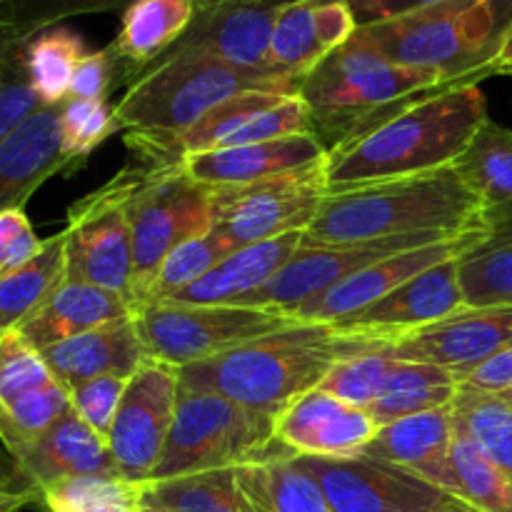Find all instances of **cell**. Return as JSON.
I'll return each mask as SVG.
<instances>
[{
  "mask_svg": "<svg viewBox=\"0 0 512 512\" xmlns=\"http://www.w3.org/2000/svg\"><path fill=\"white\" fill-rule=\"evenodd\" d=\"M303 80L250 70L208 55H163L133 80L115 105L130 160L145 168L180 165L175 140L225 100L243 93H300Z\"/></svg>",
  "mask_w": 512,
  "mask_h": 512,
  "instance_id": "cell-1",
  "label": "cell"
},
{
  "mask_svg": "<svg viewBox=\"0 0 512 512\" xmlns=\"http://www.w3.org/2000/svg\"><path fill=\"white\" fill-rule=\"evenodd\" d=\"M485 120L488 105L478 85L433 90L360 138L333 145L323 165L325 188L343 190L448 168Z\"/></svg>",
  "mask_w": 512,
  "mask_h": 512,
  "instance_id": "cell-2",
  "label": "cell"
},
{
  "mask_svg": "<svg viewBox=\"0 0 512 512\" xmlns=\"http://www.w3.org/2000/svg\"><path fill=\"white\" fill-rule=\"evenodd\" d=\"M488 230L483 203L453 165L430 173L328 190L303 245Z\"/></svg>",
  "mask_w": 512,
  "mask_h": 512,
  "instance_id": "cell-3",
  "label": "cell"
},
{
  "mask_svg": "<svg viewBox=\"0 0 512 512\" xmlns=\"http://www.w3.org/2000/svg\"><path fill=\"white\" fill-rule=\"evenodd\" d=\"M378 348L328 323H293L223 355L178 370L180 390L213 393L278 418L295 398L320 388L338 360Z\"/></svg>",
  "mask_w": 512,
  "mask_h": 512,
  "instance_id": "cell-4",
  "label": "cell"
},
{
  "mask_svg": "<svg viewBox=\"0 0 512 512\" xmlns=\"http://www.w3.org/2000/svg\"><path fill=\"white\" fill-rule=\"evenodd\" d=\"M512 33V0H445L420 13L358 28L355 38L410 68L450 83L480 85L495 75Z\"/></svg>",
  "mask_w": 512,
  "mask_h": 512,
  "instance_id": "cell-5",
  "label": "cell"
},
{
  "mask_svg": "<svg viewBox=\"0 0 512 512\" xmlns=\"http://www.w3.org/2000/svg\"><path fill=\"white\" fill-rule=\"evenodd\" d=\"M445 75L395 63L353 35L300 83V98L315 120V135L328 145L360 138L405 105L433 90L450 88Z\"/></svg>",
  "mask_w": 512,
  "mask_h": 512,
  "instance_id": "cell-6",
  "label": "cell"
},
{
  "mask_svg": "<svg viewBox=\"0 0 512 512\" xmlns=\"http://www.w3.org/2000/svg\"><path fill=\"white\" fill-rule=\"evenodd\" d=\"M275 445V418L213 393L180 390L173 428L150 483L230 470Z\"/></svg>",
  "mask_w": 512,
  "mask_h": 512,
  "instance_id": "cell-7",
  "label": "cell"
},
{
  "mask_svg": "<svg viewBox=\"0 0 512 512\" xmlns=\"http://www.w3.org/2000/svg\"><path fill=\"white\" fill-rule=\"evenodd\" d=\"M138 168L140 178L128 205L130 243H133L128 298L135 315L148 303L150 288L170 250L183 240L213 230L210 185L190 180L180 165L170 168L138 165Z\"/></svg>",
  "mask_w": 512,
  "mask_h": 512,
  "instance_id": "cell-8",
  "label": "cell"
},
{
  "mask_svg": "<svg viewBox=\"0 0 512 512\" xmlns=\"http://www.w3.org/2000/svg\"><path fill=\"white\" fill-rule=\"evenodd\" d=\"M280 310L243 305H148L135 315L150 360L180 370L293 325Z\"/></svg>",
  "mask_w": 512,
  "mask_h": 512,
  "instance_id": "cell-9",
  "label": "cell"
},
{
  "mask_svg": "<svg viewBox=\"0 0 512 512\" xmlns=\"http://www.w3.org/2000/svg\"><path fill=\"white\" fill-rule=\"evenodd\" d=\"M140 168L128 163L103 188L93 190L70 205L65 225V280L130 295V243L128 205ZM130 303V298H128Z\"/></svg>",
  "mask_w": 512,
  "mask_h": 512,
  "instance_id": "cell-10",
  "label": "cell"
},
{
  "mask_svg": "<svg viewBox=\"0 0 512 512\" xmlns=\"http://www.w3.org/2000/svg\"><path fill=\"white\" fill-rule=\"evenodd\" d=\"M323 488L333 512H478L463 498L383 460L295 455Z\"/></svg>",
  "mask_w": 512,
  "mask_h": 512,
  "instance_id": "cell-11",
  "label": "cell"
},
{
  "mask_svg": "<svg viewBox=\"0 0 512 512\" xmlns=\"http://www.w3.org/2000/svg\"><path fill=\"white\" fill-rule=\"evenodd\" d=\"M323 165L260 183L210 188L213 228L238 248L280 235L305 233L328 193Z\"/></svg>",
  "mask_w": 512,
  "mask_h": 512,
  "instance_id": "cell-12",
  "label": "cell"
},
{
  "mask_svg": "<svg viewBox=\"0 0 512 512\" xmlns=\"http://www.w3.org/2000/svg\"><path fill=\"white\" fill-rule=\"evenodd\" d=\"M178 395V370L158 360H145L128 380L108 433V448L120 478L150 483L173 428Z\"/></svg>",
  "mask_w": 512,
  "mask_h": 512,
  "instance_id": "cell-13",
  "label": "cell"
},
{
  "mask_svg": "<svg viewBox=\"0 0 512 512\" xmlns=\"http://www.w3.org/2000/svg\"><path fill=\"white\" fill-rule=\"evenodd\" d=\"M458 260L460 258H450L433 265L380 298L378 303L328 325H333L340 335H350V338L385 348L438 320L450 318L465 310L458 283Z\"/></svg>",
  "mask_w": 512,
  "mask_h": 512,
  "instance_id": "cell-14",
  "label": "cell"
},
{
  "mask_svg": "<svg viewBox=\"0 0 512 512\" xmlns=\"http://www.w3.org/2000/svg\"><path fill=\"white\" fill-rule=\"evenodd\" d=\"M488 230H475V233L453 235V238L438 240V243L420 245V248L405 250V253L385 258L350 278L340 280L338 285L328 288L325 293L285 310L290 320L295 323H335L348 315L360 313L368 305L378 303L395 288L413 280L415 275L425 273L433 265L445 263L450 258H463L473 248H478L483 240H488Z\"/></svg>",
  "mask_w": 512,
  "mask_h": 512,
  "instance_id": "cell-15",
  "label": "cell"
},
{
  "mask_svg": "<svg viewBox=\"0 0 512 512\" xmlns=\"http://www.w3.org/2000/svg\"><path fill=\"white\" fill-rule=\"evenodd\" d=\"M293 135H315L313 113L298 93H243L220 103L180 135L175 140V158Z\"/></svg>",
  "mask_w": 512,
  "mask_h": 512,
  "instance_id": "cell-16",
  "label": "cell"
},
{
  "mask_svg": "<svg viewBox=\"0 0 512 512\" xmlns=\"http://www.w3.org/2000/svg\"><path fill=\"white\" fill-rule=\"evenodd\" d=\"M283 5L278 0H223L195 8L190 28L165 55H208L238 68L273 70L270 40Z\"/></svg>",
  "mask_w": 512,
  "mask_h": 512,
  "instance_id": "cell-17",
  "label": "cell"
},
{
  "mask_svg": "<svg viewBox=\"0 0 512 512\" xmlns=\"http://www.w3.org/2000/svg\"><path fill=\"white\" fill-rule=\"evenodd\" d=\"M512 345V308L460 310L398 343L385 345L395 360L430 363L458 380Z\"/></svg>",
  "mask_w": 512,
  "mask_h": 512,
  "instance_id": "cell-18",
  "label": "cell"
},
{
  "mask_svg": "<svg viewBox=\"0 0 512 512\" xmlns=\"http://www.w3.org/2000/svg\"><path fill=\"white\" fill-rule=\"evenodd\" d=\"M380 425L363 408L315 388L295 398L275 418V440L293 455L355 458L373 443Z\"/></svg>",
  "mask_w": 512,
  "mask_h": 512,
  "instance_id": "cell-19",
  "label": "cell"
},
{
  "mask_svg": "<svg viewBox=\"0 0 512 512\" xmlns=\"http://www.w3.org/2000/svg\"><path fill=\"white\" fill-rule=\"evenodd\" d=\"M358 33L350 0H293L280 8L270 40V68L303 80Z\"/></svg>",
  "mask_w": 512,
  "mask_h": 512,
  "instance_id": "cell-20",
  "label": "cell"
},
{
  "mask_svg": "<svg viewBox=\"0 0 512 512\" xmlns=\"http://www.w3.org/2000/svg\"><path fill=\"white\" fill-rule=\"evenodd\" d=\"M325 158H328V145L318 135H293V138L185 155L180 168L195 183L223 188V185H248L280 175L303 173L323 165Z\"/></svg>",
  "mask_w": 512,
  "mask_h": 512,
  "instance_id": "cell-21",
  "label": "cell"
},
{
  "mask_svg": "<svg viewBox=\"0 0 512 512\" xmlns=\"http://www.w3.org/2000/svg\"><path fill=\"white\" fill-rule=\"evenodd\" d=\"M60 170H73L60 135V105L35 110L0 140V213L25 208L30 195Z\"/></svg>",
  "mask_w": 512,
  "mask_h": 512,
  "instance_id": "cell-22",
  "label": "cell"
},
{
  "mask_svg": "<svg viewBox=\"0 0 512 512\" xmlns=\"http://www.w3.org/2000/svg\"><path fill=\"white\" fill-rule=\"evenodd\" d=\"M453 440V405H448L383 425L363 455L410 470L428 483L458 495V478L450 460Z\"/></svg>",
  "mask_w": 512,
  "mask_h": 512,
  "instance_id": "cell-23",
  "label": "cell"
},
{
  "mask_svg": "<svg viewBox=\"0 0 512 512\" xmlns=\"http://www.w3.org/2000/svg\"><path fill=\"white\" fill-rule=\"evenodd\" d=\"M40 355L48 363L53 378L65 390H73L105 375L133 378L140 365L150 360L135 318L75 335V338L40 350Z\"/></svg>",
  "mask_w": 512,
  "mask_h": 512,
  "instance_id": "cell-24",
  "label": "cell"
},
{
  "mask_svg": "<svg viewBox=\"0 0 512 512\" xmlns=\"http://www.w3.org/2000/svg\"><path fill=\"white\" fill-rule=\"evenodd\" d=\"M305 233L280 235L233 250L223 263L170 295L168 305H238L275 278L303 245Z\"/></svg>",
  "mask_w": 512,
  "mask_h": 512,
  "instance_id": "cell-25",
  "label": "cell"
},
{
  "mask_svg": "<svg viewBox=\"0 0 512 512\" xmlns=\"http://www.w3.org/2000/svg\"><path fill=\"white\" fill-rule=\"evenodd\" d=\"M133 318V305L125 295L65 280L18 330L33 348L45 350L75 335Z\"/></svg>",
  "mask_w": 512,
  "mask_h": 512,
  "instance_id": "cell-26",
  "label": "cell"
},
{
  "mask_svg": "<svg viewBox=\"0 0 512 512\" xmlns=\"http://www.w3.org/2000/svg\"><path fill=\"white\" fill-rule=\"evenodd\" d=\"M25 473L43 493L45 485L80 475H105L120 478L110 455L108 440L95 433L73 408L30 448L18 455Z\"/></svg>",
  "mask_w": 512,
  "mask_h": 512,
  "instance_id": "cell-27",
  "label": "cell"
},
{
  "mask_svg": "<svg viewBox=\"0 0 512 512\" xmlns=\"http://www.w3.org/2000/svg\"><path fill=\"white\" fill-rule=\"evenodd\" d=\"M233 470L250 512H333L323 488L278 440L258 460Z\"/></svg>",
  "mask_w": 512,
  "mask_h": 512,
  "instance_id": "cell-28",
  "label": "cell"
},
{
  "mask_svg": "<svg viewBox=\"0 0 512 512\" xmlns=\"http://www.w3.org/2000/svg\"><path fill=\"white\" fill-rule=\"evenodd\" d=\"M195 18V0H133L123 8L120 30L108 45L135 80L163 58Z\"/></svg>",
  "mask_w": 512,
  "mask_h": 512,
  "instance_id": "cell-29",
  "label": "cell"
},
{
  "mask_svg": "<svg viewBox=\"0 0 512 512\" xmlns=\"http://www.w3.org/2000/svg\"><path fill=\"white\" fill-rule=\"evenodd\" d=\"M465 183L483 203L490 233L512 228V130L485 120L465 153L455 160Z\"/></svg>",
  "mask_w": 512,
  "mask_h": 512,
  "instance_id": "cell-30",
  "label": "cell"
},
{
  "mask_svg": "<svg viewBox=\"0 0 512 512\" xmlns=\"http://www.w3.org/2000/svg\"><path fill=\"white\" fill-rule=\"evenodd\" d=\"M460 393V380L450 370L430 363H410L398 360L390 370L383 393L368 410L375 423L383 425L428 410L448 408Z\"/></svg>",
  "mask_w": 512,
  "mask_h": 512,
  "instance_id": "cell-31",
  "label": "cell"
},
{
  "mask_svg": "<svg viewBox=\"0 0 512 512\" xmlns=\"http://www.w3.org/2000/svg\"><path fill=\"white\" fill-rule=\"evenodd\" d=\"M65 283V230L50 235L30 263L0 278V333L20 328Z\"/></svg>",
  "mask_w": 512,
  "mask_h": 512,
  "instance_id": "cell-32",
  "label": "cell"
},
{
  "mask_svg": "<svg viewBox=\"0 0 512 512\" xmlns=\"http://www.w3.org/2000/svg\"><path fill=\"white\" fill-rule=\"evenodd\" d=\"M85 53L83 38L65 25H53L23 40L25 73L45 108L68 100L75 68Z\"/></svg>",
  "mask_w": 512,
  "mask_h": 512,
  "instance_id": "cell-33",
  "label": "cell"
},
{
  "mask_svg": "<svg viewBox=\"0 0 512 512\" xmlns=\"http://www.w3.org/2000/svg\"><path fill=\"white\" fill-rule=\"evenodd\" d=\"M455 433L465 435L485 458L512 475V390H460L453 403Z\"/></svg>",
  "mask_w": 512,
  "mask_h": 512,
  "instance_id": "cell-34",
  "label": "cell"
},
{
  "mask_svg": "<svg viewBox=\"0 0 512 512\" xmlns=\"http://www.w3.org/2000/svg\"><path fill=\"white\" fill-rule=\"evenodd\" d=\"M458 283L465 310L512 308V228L458 260Z\"/></svg>",
  "mask_w": 512,
  "mask_h": 512,
  "instance_id": "cell-35",
  "label": "cell"
},
{
  "mask_svg": "<svg viewBox=\"0 0 512 512\" xmlns=\"http://www.w3.org/2000/svg\"><path fill=\"white\" fill-rule=\"evenodd\" d=\"M145 485L105 475H80L45 485L40 500L48 512H140Z\"/></svg>",
  "mask_w": 512,
  "mask_h": 512,
  "instance_id": "cell-36",
  "label": "cell"
},
{
  "mask_svg": "<svg viewBox=\"0 0 512 512\" xmlns=\"http://www.w3.org/2000/svg\"><path fill=\"white\" fill-rule=\"evenodd\" d=\"M145 498L173 512H250L233 468L148 483Z\"/></svg>",
  "mask_w": 512,
  "mask_h": 512,
  "instance_id": "cell-37",
  "label": "cell"
},
{
  "mask_svg": "<svg viewBox=\"0 0 512 512\" xmlns=\"http://www.w3.org/2000/svg\"><path fill=\"white\" fill-rule=\"evenodd\" d=\"M70 410V393L53 383L20 395L8 405H0V438L15 455L43 438L60 418Z\"/></svg>",
  "mask_w": 512,
  "mask_h": 512,
  "instance_id": "cell-38",
  "label": "cell"
},
{
  "mask_svg": "<svg viewBox=\"0 0 512 512\" xmlns=\"http://www.w3.org/2000/svg\"><path fill=\"white\" fill-rule=\"evenodd\" d=\"M233 250H238V245L230 238H225V235L215 228L210 230V233L183 240L180 245H175L168 253V258L163 260V265H160L158 278H155L153 288H150L145 308H148V305L165 303L170 295L183 290L185 285L203 278L208 270H213L215 265L223 263Z\"/></svg>",
  "mask_w": 512,
  "mask_h": 512,
  "instance_id": "cell-39",
  "label": "cell"
},
{
  "mask_svg": "<svg viewBox=\"0 0 512 512\" xmlns=\"http://www.w3.org/2000/svg\"><path fill=\"white\" fill-rule=\"evenodd\" d=\"M458 495L478 512H512V475L490 463L465 435L455 433L453 450Z\"/></svg>",
  "mask_w": 512,
  "mask_h": 512,
  "instance_id": "cell-40",
  "label": "cell"
},
{
  "mask_svg": "<svg viewBox=\"0 0 512 512\" xmlns=\"http://www.w3.org/2000/svg\"><path fill=\"white\" fill-rule=\"evenodd\" d=\"M398 360L385 348H370L338 360L320 383V390L335 395L353 408L370 410L388 383L390 370Z\"/></svg>",
  "mask_w": 512,
  "mask_h": 512,
  "instance_id": "cell-41",
  "label": "cell"
},
{
  "mask_svg": "<svg viewBox=\"0 0 512 512\" xmlns=\"http://www.w3.org/2000/svg\"><path fill=\"white\" fill-rule=\"evenodd\" d=\"M133 0H10L0 10V33L10 40H28L30 35L60 25L68 18L128 8Z\"/></svg>",
  "mask_w": 512,
  "mask_h": 512,
  "instance_id": "cell-42",
  "label": "cell"
},
{
  "mask_svg": "<svg viewBox=\"0 0 512 512\" xmlns=\"http://www.w3.org/2000/svg\"><path fill=\"white\" fill-rule=\"evenodd\" d=\"M118 130L115 105H108V100L68 98L60 105V135L73 170Z\"/></svg>",
  "mask_w": 512,
  "mask_h": 512,
  "instance_id": "cell-43",
  "label": "cell"
},
{
  "mask_svg": "<svg viewBox=\"0 0 512 512\" xmlns=\"http://www.w3.org/2000/svg\"><path fill=\"white\" fill-rule=\"evenodd\" d=\"M53 380L40 350L33 348L18 328L0 333V405L13 403Z\"/></svg>",
  "mask_w": 512,
  "mask_h": 512,
  "instance_id": "cell-44",
  "label": "cell"
},
{
  "mask_svg": "<svg viewBox=\"0 0 512 512\" xmlns=\"http://www.w3.org/2000/svg\"><path fill=\"white\" fill-rule=\"evenodd\" d=\"M45 108L30 85L23 63V40L10 48L0 65V140L13 133L35 110Z\"/></svg>",
  "mask_w": 512,
  "mask_h": 512,
  "instance_id": "cell-45",
  "label": "cell"
},
{
  "mask_svg": "<svg viewBox=\"0 0 512 512\" xmlns=\"http://www.w3.org/2000/svg\"><path fill=\"white\" fill-rule=\"evenodd\" d=\"M128 380L130 378H118V375H105V378L88 380V383L68 390L70 408H73L95 433L103 435V438L108 440L115 413H118L125 388H128Z\"/></svg>",
  "mask_w": 512,
  "mask_h": 512,
  "instance_id": "cell-46",
  "label": "cell"
},
{
  "mask_svg": "<svg viewBox=\"0 0 512 512\" xmlns=\"http://www.w3.org/2000/svg\"><path fill=\"white\" fill-rule=\"evenodd\" d=\"M125 80H130L128 70H125V65L120 63L113 50H93V53H85L78 68H75L68 98L108 100L110 90L118 83H125Z\"/></svg>",
  "mask_w": 512,
  "mask_h": 512,
  "instance_id": "cell-47",
  "label": "cell"
},
{
  "mask_svg": "<svg viewBox=\"0 0 512 512\" xmlns=\"http://www.w3.org/2000/svg\"><path fill=\"white\" fill-rule=\"evenodd\" d=\"M45 240L35 235L25 208L0 213V278L23 268L43 250Z\"/></svg>",
  "mask_w": 512,
  "mask_h": 512,
  "instance_id": "cell-48",
  "label": "cell"
},
{
  "mask_svg": "<svg viewBox=\"0 0 512 512\" xmlns=\"http://www.w3.org/2000/svg\"><path fill=\"white\" fill-rule=\"evenodd\" d=\"M440 3H445V0H350L358 28L403 18V15L410 13H420V10H428Z\"/></svg>",
  "mask_w": 512,
  "mask_h": 512,
  "instance_id": "cell-49",
  "label": "cell"
},
{
  "mask_svg": "<svg viewBox=\"0 0 512 512\" xmlns=\"http://www.w3.org/2000/svg\"><path fill=\"white\" fill-rule=\"evenodd\" d=\"M460 390H473V393H503L512 390V345L475 368L473 373L460 380Z\"/></svg>",
  "mask_w": 512,
  "mask_h": 512,
  "instance_id": "cell-50",
  "label": "cell"
},
{
  "mask_svg": "<svg viewBox=\"0 0 512 512\" xmlns=\"http://www.w3.org/2000/svg\"><path fill=\"white\" fill-rule=\"evenodd\" d=\"M0 493L28 498L33 500V503L40 500V488L33 483V478L25 473L18 455L3 443V438H0Z\"/></svg>",
  "mask_w": 512,
  "mask_h": 512,
  "instance_id": "cell-51",
  "label": "cell"
},
{
  "mask_svg": "<svg viewBox=\"0 0 512 512\" xmlns=\"http://www.w3.org/2000/svg\"><path fill=\"white\" fill-rule=\"evenodd\" d=\"M33 500L18 498V495H5L0 493V512H20L25 505H30Z\"/></svg>",
  "mask_w": 512,
  "mask_h": 512,
  "instance_id": "cell-52",
  "label": "cell"
},
{
  "mask_svg": "<svg viewBox=\"0 0 512 512\" xmlns=\"http://www.w3.org/2000/svg\"><path fill=\"white\" fill-rule=\"evenodd\" d=\"M15 43H20V40H10L8 35H3V33H0V65H3V60L8 58L10 48H13Z\"/></svg>",
  "mask_w": 512,
  "mask_h": 512,
  "instance_id": "cell-53",
  "label": "cell"
},
{
  "mask_svg": "<svg viewBox=\"0 0 512 512\" xmlns=\"http://www.w3.org/2000/svg\"><path fill=\"white\" fill-rule=\"evenodd\" d=\"M508 63H512V33H510V40H508V45H505L503 55H500L498 65H495V75H498V70L503 68V65H508Z\"/></svg>",
  "mask_w": 512,
  "mask_h": 512,
  "instance_id": "cell-54",
  "label": "cell"
},
{
  "mask_svg": "<svg viewBox=\"0 0 512 512\" xmlns=\"http://www.w3.org/2000/svg\"><path fill=\"white\" fill-rule=\"evenodd\" d=\"M140 512H173V510H168V508H163V505L153 503V500L143 498V510H140Z\"/></svg>",
  "mask_w": 512,
  "mask_h": 512,
  "instance_id": "cell-55",
  "label": "cell"
},
{
  "mask_svg": "<svg viewBox=\"0 0 512 512\" xmlns=\"http://www.w3.org/2000/svg\"><path fill=\"white\" fill-rule=\"evenodd\" d=\"M215 3H223V0H195V8H208ZM278 3H293V0H278Z\"/></svg>",
  "mask_w": 512,
  "mask_h": 512,
  "instance_id": "cell-56",
  "label": "cell"
},
{
  "mask_svg": "<svg viewBox=\"0 0 512 512\" xmlns=\"http://www.w3.org/2000/svg\"><path fill=\"white\" fill-rule=\"evenodd\" d=\"M498 75H512V63H508V65H503V68L498 70Z\"/></svg>",
  "mask_w": 512,
  "mask_h": 512,
  "instance_id": "cell-57",
  "label": "cell"
},
{
  "mask_svg": "<svg viewBox=\"0 0 512 512\" xmlns=\"http://www.w3.org/2000/svg\"><path fill=\"white\" fill-rule=\"evenodd\" d=\"M8 3H10V0H0V10H3Z\"/></svg>",
  "mask_w": 512,
  "mask_h": 512,
  "instance_id": "cell-58",
  "label": "cell"
}]
</instances>
